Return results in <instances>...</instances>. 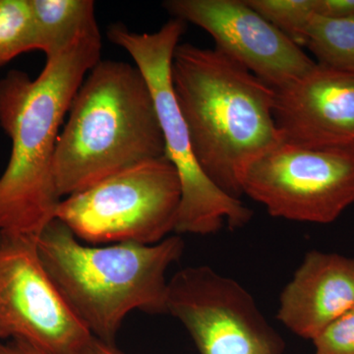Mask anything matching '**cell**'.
Wrapping results in <instances>:
<instances>
[{"label": "cell", "mask_w": 354, "mask_h": 354, "mask_svg": "<svg viewBox=\"0 0 354 354\" xmlns=\"http://www.w3.org/2000/svg\"><path fill=\"white\" fill-rule=\"evenodd\" d=\"M80 354H124L116 348L115 344H108L93 337L88 346Z\"/></svg>", "instance_id": "cell-20"}, {"label": "cell", "mask_w": 354, "mask_h": 354, "mask_svg": "<svg viewBox=\"0 0 354 354\" xmlns=\"http://www.w3.org/2000/svg\"><path fill=\"white\" fill-rule=\"evenodd\" d=\"M274 91V120L283 143L354 151V74L316 62Z\"/></svg>", "instance_id": "cell-11"}, {"label": "cell", "mask_w": 354, "mask_h": 354, "mask_svg": "<svg viewBox=\"0 0 354 354\" xmlns=\"http://www.w3.org/2000/svg\"><path fill=\"white\" fill-rule=\"evenodd\" d=\"M37 244L51 281L93 337L115 344L125 317L134 310L167 314L165 274L183 256L179 235L152 245L87 246L55 218Z\"/></svg>", "instance_id": "cell-4"}, {"label": "cell", "mask_w": 354, "mask_h": 354, "mask_svg": "<svg viewBox=\"0 0 354 354\" xmlns=\"http://www.w3.org/2000/svg\"><path fill=\"white\" fill-rule=\"evenodd\" d=\"M317 64L354 74V18L327 19L314 16L305 44Z\"/></svg>", "instance_id": "cell-14"}, {"label": "cell", "mask_w": 354, "mask_h": 354, "mask_svg": "<svg viewBox=\"0 0 354 354\" xmlns=\"http://www.w3.org/2000/svg\"><path fill=\"white\" fill-rule=\"evenodd\" d=\"M171 84L198 164L223 192L241 200L254 160L283 142L274 88L220 50L178 44Z\"/></svg>", "instance_id": "cell-2"}, {"label": "cell", "mask_w": 354, "mask_h": 354, "mask_svg": "<svg viewBox=\"0 0 354 354\" xmlns=\"http://www.w3.org/2000/svg\"><path fill=\"white\" fill-rule=\"evenodd\" d=\"M314 354H354V306L313 339Z\"/></svg>", "instance_id": "cell-17"}, {"label": "cell", "mask_w": 354, "mask_h": 354, "mask_svg": "<svg viewBox=\"0 0 354 354\" xmlns=\"http://www.w3.org/2000/svg\"><path fill=\"white\" fill-rule=\"evenodd\" d=\"M251 8L301 48L315 13V0H245Z\"/></svg>", "instance_id": "cell-16"}, {"label": "cell", "mask_w": 354, "mask_h": 354, "mask_svg": "<svg viewBox=\"0 0 354 354\" xmlns=\"http://www.w3.org/2000/svg\"><path fill=\"white\" fill-rule=\"evenodd\" d=\"M164 6L176 19L205 30L216 50L272 88L292 82L316 64L245 0H169Z\"/></svg>", "instance_id": "cell-10"}, {"label": "cell", "mask_w": 354, "mask_h": 354, "mask_svg": "<svg viewBox=\"0 0 354 354\" xmlns=\"http://www.w3.org/2000/svg\"><path fill=\"white\" fill-rule=\"evenodd\" d=\"M353 306V258L312 250L281 292L278 319L298 337L313 341Z\"/></svg>", "instance_id": "cell-12"}, {"label": "cell", "mask_w": 354, "mask_h": 354, "mask_svg": "<svg viewBox=\"0 0 354 354\" xmlns=\"http://www.w3.org/2000/svg\"><path fill=\"white\" fill-rule=\"evenodd\" d=\"M242 191L274 218L333 223L354 203V151L281 142L247 167Z\"/></svg>", "instance_id": "cell-7"}, {"label": "cell", "mask_w": 354, "mask_h": 354, "mask_svg": "<svg viewBox=\"0 0 354 354\" xmlns=\"http://www.w3.org/2000/svg\"><path fill=\"white\" fill-rule=\"evenodd\" d=\"M315 13L327 19H351L354 18V0H315Z\"/></svg>", "instance_id": "cell-18"}, {"label": "cell", "mask_w": 354, "mask_h": 354, "mask_svg": "<svg viewBox=\"0 0 354 354\" xmlns=\"http://www.w3.org/2000/svg\"><path fill=\"white\" fill-rule=\"evenodd\" d=\"M181 198L178 174L164 156L65 198L55 218L88 243L152 245L176 232Z\"/></svg>", "instance_id": "cell-6"}, {"label": "cell", "mask_w": 354, "mask_h": 354, "mask_svg": "<svg viewBox=\"0 0 354 354\" xmlns=\"http://www.w3.org/2000/svg\"><path fill=\"white\" fill-rule=\"evenodd\" d=\"M167 314L179 321L200 354H286V342L246 288L209 266L169 281Z\"/></svg>", "instance_id": "cell-8"}, {"label": "cell", "mask_w": 354, "mask_h": 354, "mask_svg": "<svg viewBox=\"0 0 354 354\" xmlns=\"http://www.w3.org/2000/svg\"><path fill=\"white\" fill-rule=\"evenodd\" d=\"M0 354H50L23 339L0 341Z\"/></svg>", "instance_id": "cell-19"}, {"label": "cell", "mask_w": 354, "mask_h": 354, "mask_svg": "<svg viewBox=\"0 0 354 354\" xmlns=\"http://www.w3.org/2000/svg\"><path fill=\"white\" fill-rule=\"evenodd\" d=\"M68 113L55 156L60 197L165 156L152 93L136 65L100 60L79 88Z\"/></svg>", "instance_id": "cell-3"}, {"label": "cell", "mask_w": 354, "mask_h": 354, "mask_svg": "<svg viewBox=\"0 0 354 354\" xmlns=\"http://www.w3.org/2000/svg\"><path fill=\"white\" fill-rule=\"evenodd\" d=\"M37 239L0 232V341L23 339L50 354H80L93 335L44 269Z\"/></svg>", "instance_id": "cell-9"}, {"label": "cell", "mask_w": 354, "mask_h": 354, "mask_svg": "<svg viewBox=\"0 0 354 354\" xmlns=\"http://www.w3.org/2000/svg\"><path fill=\"white\" fill-rule=\"evenodd\" d=\"M184 30L185 22L174 18L150 34L113 25L109 28L108 37L129 53L152 93L165 140V156L176 167L183 189L174 232L209 235L216 234L225 223L232 228L245 227L253 212L241 200L228 196L216 187L195 158L171 76L172 57Z\"/></svg>", "instance_id": "cell-5"}, {"label": "cell", "mask_w": 354, "mask_h": 354, "mask_svg": "<svg viewBox=\"0 0 354 354\" xmlns=\"http://www.w3.org/2000/svg\"><path fill=\"white\" fill-rule=\"evenodd\" d=\"M37 50L46 59L68 48L88 28L97 24L92 0H29Z\"/></svg>", "instance_id": "cell-13"}, {"label": "cell", "mask_w": 354, "mask_h": 354, "mask_svg": "<svg viewBox=\"0 0 354 354\" xmlns=\"http://www.w3.org/2000/svg\"><path fill=\"white\" fill-rule=\"evenodd\" d=\"M36 50L29 0H0V67L22 53Z\"/></svg>", "instance_id": "cell-15"}, {"label": "cell", "mask_w": 354, "mask_h": 354, "mask_svg": "<svg viewBox=\"0 0 354 354\" xmlns=\"http://www.w3.org/2000/svg\"><path fill=\"white\" fill-rule=\"evenodd\" d=\"M101 51L95 24L46 59L36 79L11 70L0 80V127L11 140L10 158L0 176V232L38 237L55 220L62 202L55 177L59 129Z\"/></svg>", "instance_id": "cell-1"}]
</instances>
